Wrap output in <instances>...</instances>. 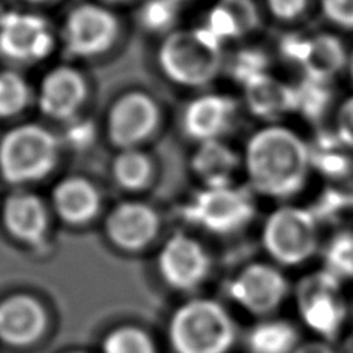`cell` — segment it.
<instances>
[{
    "label": "cell",
    "mask_w": 353,
    "mask_h": 353,
    "mask_svg": "<svg viewBox=\"0 0 353 353\" xmlns=\"http://www.w3.org/2000/svg\"><path fill=\"white\" fill-rule=\"evenodd\" d=\"M243 168L254 192L292 199L304 189L313 171L310 146L292 129L267 125L248 138Z\"/></svg>",
    "instance_id": "obj_1"
},
{
    "label": "cell",
    "mask_w": 353,
    "mask_h": 353,
    "mask_svg": "<svg viewBox=\"0 0 353 353\" xmlns=\"http://www.w3.org/2000/svg\"><path fill=\"white\" fill-rule=\"evenodd\" d=\"M160 230L159 214L141 201H124L113 208L105 220V234L117 248L129 253L141 251Z\"/></svg>",
    "instance_id": "obj_13"
},
{
    "label": "cell",
    "mask_w": 353,
    "mask_h": 353,
    "mask_svg": "<svg viewBox=\"0 0 353 353\" xmlns=\"http://www.w3.org/2000/svg\"><path fill=\"white\" fill-rule=\"evenodd\" d=\"M324 191L318 200V208L313 211L314 216L319 220H329L344 211H353V159L344 163V165L325 176Z\"/></svg>",
    "instance_id": "obj_24"
},
{
    "label": "cell",
    "mask_w": 353,
    "mask_h": 353,
    "mask_svg": "<svg viewBox=\"0 0 353 353\" xmlns=\"http://www.w3.org/2000/svg\"><path fill=\"white\" fill-rule=\"evenodd\" d=\"M118 36V21L101 5L74 8L64 27V46L74 58H94L110 50Z\"/></svg>",
    "instance_id": "obj_10"
},
{
    "label": "cell",
    "mask_w": 353,
    "mask_h": 353,
    "mask_svg": "<svg viewBox=\"0 0 353 353\" xmlns=\"http://www.w3.org/2000/svg\"><path fill=\"white\" fill-rule=\"evenodd\" d=\"M293 353H343L338 349L336 343L324 341V339L318 338H308L302 339V343L298 345Z\"/></svg>",
    "instance_id": "obj_35"
},
{
    "label": "cell",
    "mask_w": 353,
    "mask_h": 353,
    "mask_svg": "<svg viewBox=\"0 0 353 353\" xmlns=\"http://www.w3.org/2000/svg\"><path fill=\"white\" fill-rule=\"evenodd\" d=\"M234 99L220 93H206L191 101L183 115V130L199 143L222 140L236 118Z\"/></svg>",
    "instance_id": "obj_15"
},
{
    "label": "cell",
    "mask_w": 353,
    "mask_h": 353,
    "mask_svg": "<svg viewBox=\"0 0 353 353\" xmlns=\"http://www.w3.org/2000/svg\"><path fill=\"white\" fill-rule=\"evenodd\" d=\"M239 157L222 140L200 143L192 157V171L205 186H223L232 183L239 168Z\"/></svg>",
    "instance_id": "obj_23"
},
{
    "label": "cell",
    "mask_w": 353,
    "mask_h": 353,
    "mask_svg": "<svg viewBox=\"0 0 353 353\" xmlns=\"http://www.w3.org/2000/svg\"><path fill=\"white\" fill-rule=\"evenodd\" d=\"M292 298L301 327L313 338L338 343L352 327V301L345 285L323 268L302 276L293 285Z\"/></svg>",
    "instance_id": "obj_2"
},
{
    "label": "cell",
    "mask_w": 353,
    "mask_h": 353,
    "mask_svg": "<svg viewBox=\"0 0 353 353\" xmlns=\"http://www.w3.org/2000/svg\"><path fill=\"white\" fill-rule=\"evenodd\" d=\"M53 206L62 222L83 226L98 216L101 195L92 181L83 176H68L56 185Z\"/></svg>",
    "instance_id": "obj_18"
},
{
    "label": "cell",
    "mask_w": 353,
    "mask_h": 353,
    "mask_svg": "<svg viewBox=\"0 0 353 353\" xmlns=\"http://www.w3.org/2000/svg\"><path fill=\"white\" fill-rule=\"evenodd\" d=\"M113 180L125 191H141L152 180L154 165L149 157L137 149H123L112 165Z\"/></svg>",
    "instance_id": "obj_25"
},
{
    "label": "cell",
    "mask_w": 353,
    "mask_h": 353,
    "mask_svg": "<svg viewBox=\"0 0 353 353\" xmlns=\"http://www.w3.org/2000/svg\"><path fill=\"white\" fill-rule=\"evenodd\" d=\"M256 214L253 195L232 183L205 186L188 201L183 216L214 234H232L245 228Z\"/></svg>",
    "instance_id": "obj_7"
},
{
    "label": "cell",
    "mask_w": 353,
    "mask_h": 353,
    "mask_svg": "<svg viewBox=\"0 0 353 353\" xmlns=\"http://www.w3.org/2000/svg\"><path fill=\"white\" fill-rule=\"evenodd\" d=\"M327 21L344 30H353V0H319Z\"/></svg>",
    "instance_id": "obj_32"
},
{
    "label": "cell",
    "mask_w": 353,
    "mask_h": 353,
    "mask_svg": "<svg viewBox=\"0 0 353 353\" xmlns=\"http://www.w3.org/2000/svg\"><path fill=\"white\" fill-rule=\"evenodd\" d=\"M179 5L176 0H148L140 11V22L150 31L171 28L179 14Z\"/></svg>",
    "instance_id": "obj_30"
},
{
    "label": "cell",
    "mask_w": 353,
    "mask_h": 353,
    "mask_svg": "<svg viewBox=\"0 0 353 353\" xmlns=\"http://www.w3.org/2000/svg\"><path fill=\"white\" fill-rule=\"evenodd\" d=\"M267 58L257 50H243L231 62V72L236 81L243 87L256 78L267 74Z\"/></svg>",
    "instance_id": "obj_31"
},
{
    "label": "cell",
    "mask_w": 353,
    "mask_h": 353,
    "mask_svg": "<svg viewBox=\"0 0 353 353\" xmlns=\"http://www.w3.org/2000/svg\"><path fill=\"white\" fill-rule=\"evenodd\" d=\"M103 353H155V345L144 330L123 325L104 338Z\"/></svg>",
    "instance_id": "obj_29"
},
{
    "label": "cell",
    "mask_w": 353,
    "mask_h": 353,
    "mask_svg": "<svg viewBox=\"0 0 353 353\" xmlns=\"http://www.w3.org/2000/svg\"><path fill=\"white\" fill-rule=\"evenodd\" d=\"M58 150V140L43 125H19L0 140V175L14 186L39 181L54 169Z\"/></svg>",
    "instance_id": "obj_6"
},
{
    "label": "cell",
    "mask_w": 353,
    "mask_h": 353,
    "mask_svg": "<svg viewBox=\"0 0 353 353\" xmlns=\"http://www.w3.org/2000/svg\"><path fill=\"white\" fill-rule=\"evenodd\" d=\"M243 88L248 109L257 118L273 121L293 112V85L268 73L251 81Z\"/></svg>",
    "instance_id": "obj_20"
},
{
    "label": "cell",
    "mask_w": 353,
    "mask_h": 353,
    "mask_svg": "<svg viewBox=\"0 0 353 353\" xmlns=\"http://www.w3.org/2000/svg\"><path fill=\"white\" fill-rule=\"evenodd\" d=\"M87 98V83L72 67H58L43 78L39 92V109L58 121L73 118Z\"/></svg>",
    "instance_id": "obj_16"
},
{
    "label": "cell",
    "mask_w": 353,
    "mask_h": 353,
    "mask_svg": "<svg viewBox=\"0 0 353 353\" xmlns=\"http://www.w3.org/2000/svg\"><path fill=\"white\" fill-rule=\"evenodd\" d=\"M47 312L33 296L19 293L0 301V341L25 347L42 338L47 330Z\"/></svg>",
    "instance_id": "obj_14"
},
{
    "label": "cell",
    "mask_w": 353,
    "mask_h": 353,
    "mask_svg": "<svg viewBox=\"0 0 353 353\" xmlns=\"http://www.w3.org/2000/svg\"><path fill=\"white\" fill-rule=\"evenodd\" d=\"M321 268L344 285L353 282V231L335 232L321 250Z\"/></svg>",
    "instance_id": "obj_26"
},
{
    "label": "cell",
    "mask_w": 353,
    "mask_h": 353,
    "mask_svg": "<svg viewBox=\"0 0 353 353\" xmlns=\"http://www.w3.org/2000/svg\"><path fill=\"white\" fill-rule=\"evenodd\" d=\"M211 261L206 250L186 234H175L159 254V270L169 287L180 292L197 288L206 279Z\"/></svg>",
    "instance_id": "obj_12"
},
{
    "label": "cell",
    "mask_w": 353,
    "mask_h": 353,
    "mask_svg": "<svg viewBox=\"0 0 353 353\" xmlns=\"http://www.w3.org/2000/svg\"><path fill=\"white\" fill-rule=\"evenodd\" d=\"M160 123L159 105L143 92H129L117 99L107 117V134L119 149H137Z\"/></svg>",
    "instance_id": "obj_11"
},
{
    "label": "cell",
    "mask_w": 353,
    "mask_h": 353,
    "mask_svg": "<svg viewBox=\"0 0 353 353\" xmlns=\"http://www.w3.org/2000/svg\"><path fill=\"white\" fill-rule=\"evenodd\" d=\"M259 23V12L253 0H219L211 10L205 28L220 42L239 39Z\"/></svg>",
    "instance_id": "obj_21"
},
{
    "label": "cell",
    "mask_w": 353,
    "mask_h": 353,
    "mask_svg": "<svg viewBox=\"0 0 353 353\" xmlns=\"http://www.w3.org/2000/svg\"><path fill=\"white\" fill-rule=\"evenodd\" d=\"M336 135L349 150H353V97L339 105L336 115Z\"/></svg>",
    "instance_id": "obj_33"
},
{
    "label": "cell",
    "mask_w": 353,
    "mask_h": 353,
    "mask_svg": "<svg viewBox=\"0 0 353 353\" xmlns=\"http://www.w3.org/2000/svg\"><path fill=\"white\" fill-rule=\"evenodd\" d=\"M168 335L175 353H228L237 325L220 302L192 299L174 312Z\"/></svg>",
    "instance_id": "obj_3"
},
{
    "label": "cell",
    "mask_w": 353,
    "mask_h": 353,
    "mask_svg": "<svg viewBox=\"0 0 353 353\" xmlns=\"http://www.w3.org/2000/svg\"><path fill=\"white\" fill-rule=\"evenodd\" d=\"M54 46L46 19L31 12L8 11L0 14V54L16 64H34L46 59Z\"/></svg>",
    "instance_id": "obj_9"
},
{
    "label": "cell",
    "mask_w": 353,
    "mask_h": 353,
    "mask_svg": "<svg viewBox=\"0 0 353 353\" xmlns=\"http://www.w3.org/2000/svg\"><path fill=\"white\" fill-rule=\"evenodd\" d=\"M159 64L175 84L205 87L222 70L223 42L205 27L174 31L160 46Z\"/></svg>",
    "instance_id": "obj_4"
},
{
    "label": "cell",
    "mask_w": 353,
    "mask_h": 353,
    "mask_svg": "<svg viewBox=\"0 0 353 353\" xmlns=\"http://www.w3.org/2000/svg\"><path fill=\"white\" fill-rule=\"evenodd\" d=\"M308 0H267L271 14L279 21H294L304 14Z\"/></svg>",
    "instance_id": "obj_34"
},
{
    "label": "cell",
    "mask_w": 353,
    "mask_h": 353,
    "mask_svg": "<svg viewBox=\"0 0 353 353\" xmlns=\"http://www.w3.org/2000/svg\"><path fill=\"white\" fill-rule=\"evenodd\" d=\"M30 103V87L22 74L12 70L0 72V118L22 113Z\"/></svg>",
    "instance_id": "obj_28"
},
{
    "label": "cell",
    "mask_w": 353,
    "mask_h": 353,
    "mask_svg": "<svg viewBox=\"0 0 353 353\" xmlns=\"http://www.w3.org/2000/svg\"><path fill=\"white\" fill-rule=\"evenodd\" d=\"M319 220L310 208L282 205L270 214L262 228V245L281 268H298L321 251Z\"/></svg>",
    "instance_id": "obj_5"
},
{
    "label": "cell",
    "mask_w": 353,
    "mask_h": 353,
    "mask_svg": "<svg viewBox=\"0 0 353 353\" xmlns=\"http://www.w3.org/2000/svg\"><path fill=\"white\" fill-rule=\"evenodd\" d=\"M302 343L298 324L285 318H265L248 332V353H293Z\"/></svg>",
    "instance_id": "obj_22"
},
{
    "label": "cell",
    "mask_w": 353,
    "mask_h": 353,
    "mask_svg": "<svg viewBox=\"0 0 353 353\" xmlns=\"http://www.w3.org/2000/svg\"><path fill=\"white\" fill-rule=\"evenodd\" d=\"M332 104V88L327 81L307 78L293 85V112L308 121H318Z\"/></svg>",
    "instance_id": "obj_27"
},
{
    "label": "cell",
    "mask_w": 353,
    "mask_h": 353,
    "mask_svg": "<svg viewBox=\"0 0 353 353\" xmlns=\"http://www.w3.org/2000/svg\"><path fill=\"white\" fill-rule=\"evenodd\" d=\"M23 2H28V3H47V2H52V0H23Z\"/></svg>",
    "instance_id": "obj_37"
},
{
    "label": "cell",
    "mask_w": 353,
    "mask_h": 353,
    "mask_svg": "<svg viewBox=\"0 0 353 353\" xmlns=\"http://www.w3.org/2000/svg\"><path fill=\"white\" fill-rule=\"evenodd\" d=\"M230 298L257 318H273L292 298L293 285L276 263L254 262L243 267L228 285Z\"/></svg>",
    "instance_id": "obj_8"
},
{
    "label": "cell",
    "mask_w": 353,
    "mask_h": 353,
    "mask_svg": "<svg viewBox=\"0 0 353 353\" xmlns=\"http://www.w3.org/2000/svg\"><path fill=\"white\" fill-rule=\"evenodd\" d=\"M352 327H353V301H352Z\"/></svg>",
    "instance_id": "obj_39"
},
{
    "label": "cell",
    "mask_w": 353,
    "mask_h": 353,
    "mask_svg": "<svg viewBox=\"0 0 353 353\" xmlns=\"http://www.w3.org/2000/svg\"><path fill=\"white\" fill-rule=\"evenodd\" d=\"M176 2H180V3H181V2H186V0H176Z\"/></svg>",
    "instance_id": "obj_41"
},
{
    "label": "cell",
    "mask_w": 353,
    "mask_h": 353,
    "mask_svg": "<svg viewBox=\"0 0 353 353\" xmlns=\"http://www.w3.org/2000/svg\"><path fill=\"white\" fill-rule=\"evenodd\" d=\"M107 3H123V2H128V0H104Z\"/></svg>",
    "instance_id": "obj_38"
},
{
    "label": "cell",
    "mask_w": 353,
    "mask_h": 353,
    "mask_svg": "<svg viewBox=\"0 0 353 353\" xmlns=\"http://www.w3.org/2000/svg\"><path fill=\"white\" fill-rule=\"evenodd\" d=\"M2 220L8 234L22 243L41 245L47 236L48 212L36 194L12 192L5 200Z\"/></svg>",
    "instance_id": "obj_17"
},
{
    "label": "cell",
    "mask_w": 353,
    "mask_h": 353,
    "mask_svg": "<svg viewBox=\"0 0 353 353\" xmlns=\"http://www.w3.org/2000/svg\"><path fill=\"white\" fill-rule=\"evenodd\" d=\"M347 68H349V73L353 79V52L349 54V62H347Z\"/></svg>",
    "instance_id": "obj_36"
},
{
    "label": "cell",
    "mask_w": 353,
    "mask_h": 353,
    "mask_svg": "<svg viewBox=\"0 0 353 353\" xmlns=\"http://www.w3.org/2000/svg\"><path fill=\"white\" fill-rule=\"evenodd\" d=\"M349 54L343 42L333 34H316L307 37L302 47L298 65L304 70V77L327 81L347 67Z\"/></svg>",
    "instance_id": "obj_19"
},
{
    "label": "cell",
    "mask_w": 353,
    "mask_h": 353,
    "mask_svg": "<svg viewBox=\"0 0 353 353\" xmlns=\"http://www.w3.org/2000/svg\"><path fill=\"white\" fill-rule=\"evenodd\" d=\"M68 353H84V352H68Z\"/></svg>",
    "instance_id": "obj_40"
}]
</instances>
